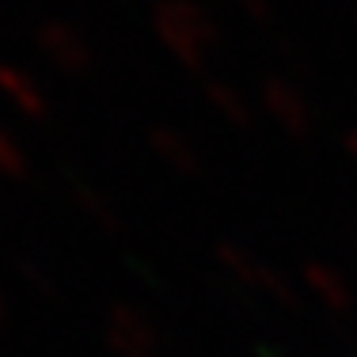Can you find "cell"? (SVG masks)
<instances>
[{"instance_id":"6da1fadb","label":"cell","mask_w":357,"mask_h":357,"mask_svg":"<svg viewBox=\"0 0 357 357\" xmlns=\"http://www.w3.org/2000/svg\"><path fill=\"white\" fill-rule=\"evenodd\" d=\"M0 91L8 96V103H15V110H23V114H42L38 88L31 84L27 73L12 69V65H0Z\"/></svg>"},{"instance_id":"7a4b0ae2","label":"cell","mask_w":357,"mask_h":357,"mask_svg":"<svg viewBox=\"0 0 357 357\" xmlns=\"http://www.w3.org/2000/svg\"><path fill=\"white\" fill-rule=\"evenodd\" d=\"M0 172H4V175H23V172H27L20 144H15L12 137H8L4 130H0Z\"/></svg>"},{"instance_id":"3957f363","label":"cell","mask_w":357,"mask_h":357,"mask_svg":"<svg viewBox=\"0 0 357 357\" xmlns=\"http://www.w3.org/2000/svg\"><path fill=\"white\" fill-rule=\"evenodd\" d=\"M42 46H50V50H54V57H61V61H69V57H73V42H69V35H65L61 27H46V31H42Z\"/></svg>"},{"instance_id":"277c9868","label":"cell","mask_w":357,"mask_h":357,"mask_svg":"<svg viewBox=\"0 0 357 357\" xmlns=\"http://www.w3.org/2000/svg\"><path fill=\"white\" fill-rule=\"evenodd\" d=\"M0 323H4V296H0Z\"/></svg>"}]
</instances>
